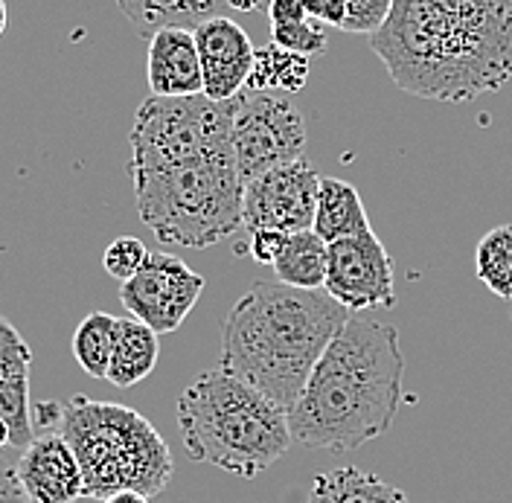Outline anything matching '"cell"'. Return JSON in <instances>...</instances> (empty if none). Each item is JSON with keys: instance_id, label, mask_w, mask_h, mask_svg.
<instances>
[{"instance_id": "26", "label": "cell", "mask_w": 512, "mask_h": 503, "mask_svg": "<svg viewBox=\"0 0 512 503\" xmlns=\"http://www.w3.org/2000/svg\"><path fill=\"white\" fill-rule=\"evenodd\" d=\"M32 349L24 335L0 315V370H30Z\"/></svg>"}, {"instance_id": "9", "label": "cell", "mask_w": 512, "mask_h": 503, "mask_svg": "<svg viewBox=\"0 0 512 503\" xmlns=\"http://www.w3.org/2000/svg\"><path fill=\"white\" fill-rule=\"evenodd\" d=\"M323 291L352 315L396 306L393 259L373 230L329 245Z\"/></svg>"}, {"instance_id": "4", "label": "cell", "mask_w": 512, "mask_h": 503, "mask_svg": "<svg viewBox=\"0 0 512 503\" xmlns=\"http://www.w3.org/2000/svg\"><path fill=\"white\" fill-rule=\"evenodd\" d=\"M178 428L195 463H210L242 480L268 472L294 442L288 410L222 367L184 387Z\"/></svg>"}, {"instance_id": "32", "label": "cell", "mask_w": 512, "mask_h": 503, "mask_svg": "<svg viewBox=\"0 0 512 503\" xmlns=\"http://www.w3.org/2000/svg\"><path fill=\"white\" fill-rule=\"evenodd\" d=\"M9 445H12V431H9V425L0 419V451H3V448H9Z\"/></svg>"}, {"instance_id": "2", "label": "cell", "mask_w": 512, "mask_h": 503, "mask_svg": "<svg viewBox=\"0 0 512 503\" xmlns=\"http://www.w3.org/2000/svg\"><path fill=\"white\" fill-rule=\"evenodd\" d=\"M405 355L396 326L350 315L288 410L294 442L347 454L390 431L402 405Z\"/></svg>"}, {"instance_id": "30", "label": "cell", "mask_w": 512, "mask_h": 503, "mask_svg": "<svg viewBox=\"0 0 512 503\" xmlns=\"http://www.w3.org/2000/svg\"><path fill=\"white\" fill-rule=\"evenodd\" d=\"M265 15H268V24H271V27L294 24V21L309 18V15L303 12L300 0H271V3H268V9H265Z\"/></svg>"}, {"instance_id": "17", "label": "cell", "mask_w": 512, "mask_h": 503, "mask_svg": "<svg viewBox=\"0 0 512 503\" xmlns=\"http://www.w3.org/2000/svg\"><path fill=\"white\" fill-rule=\"evenodd\" d=\"M312 230L326 245L347 239V236L367 233L370 219H367V210H364L358 189L347 181H341V178H320L318 210H315Z\"/></svg>"}, {"instance_id": "28", "label": "cell", "mask_w": 512, "mask_h": 503, "mask_svg": "<svg viewBox=\"0 0 512 503\" xmlns=\"http://www.w3.org/2000/svg\"><path fill=\"white\" fill-rule=\"evenodd\" d=\"M0 503H32L18 480V460L0 451Z\"/></svg>"}, {"instance_id": "22", "label": "cell", "mask_w": 512, "mask_h": 503, "mask_svg": "<svg viewBox=\"0 0 512 503\" xmlns=\"http://www.w3.org/2000/svg\"><path fill=\"white\" fill-rule=\"evenodd\" d=\"M475 274L495 297L512 300V224H498L480 236L475 248Z\"/></svg>"}, {"instance_id": "15", "label": "cell", "mask_w": 512, "mask_h": 503, "mask_svg": "<svg viewBox=\"0 0 512 503\" xmlns=\"http://www.w3.org/2000/svg\"><path fill=\"white\" fill-rule=\"evenodd\" d=\"M117 6L131 30L146 41L169 27L198 30L204 21L219 18L224 9H230L227 0H117Z\"/></svg>"}, {"instance_id": "25", "label": "cell", "mask_w": 512, "mask_h": 503, "mask_svg": "<svg viewBox=\"0 0 512 503\" xmlns=\"http://www.w3.org/2000/svg\"><path fill=\"white\" fill-rule=\"evenodd\" d=\"M344 3V32L355 35H376L387 21L393 0H341Z\"/></svg>"}, {"instance_id": "13", "label": "cell", "mask_w": 512, "mask_h": 503, "mask_svg": "<svg viewBox=\"0 0 512 503\" xmlns=\"http://www.w3.org/2000/svg\"><path fill=\"white\" fill-rule=\"evenodd\" d=\"M18 480L32 503H76L85 498L79 460L59 431H41L21 448Z\"/></svg>"}, {"instance_id": "7", "label": "cell", "mask_w": 512, "mask_h": 503, "mask_svg": "<svg viewBox=\"0 0 512 503\" xmlns=\"http://www.w3.org/2000/svg\"><path fill=\"white\" fill-rule=\"evenodd\" d=\"M233 99L213 102L198 96H149L134 114L128 134L131 175L172 169L230 146Z\"/></svg>"}, {"instance_id": "20", "label": "cell", "mask_w": 512, "mask_h": 503, "mask_svg": "<svg viewBox=\"0 0 512 503\" xmlns=\"http://www.w3.org/2000/svg\"><path fill=\"white\" fill-rule=\"evenodd\" d=\"M312 73V64L306 56H297L277 44H265L256 50V62L248 85L242 94H262V91H280V94H297L306 88Z\"/></svg>"}, {"instance_id": "19", "label": "cell", "mask_w": 512, "mask_h": 503, "mask_svg": "<svg viewBox=\"0 0 512 503\" xmlns=\"http://www.w3.org/2000/svg\"><path fill=\"white\" fill-rule=\"evenodd\" d=\"M326 262H329V245L315 230H303L288 236L271 268L277 274V283L303 291H320L326 283Z\"/></svg>"}, {"instance_id": "23", "label": "cell", "mask_w": 512, "mask_h": 503, "mask_svg": "<svg viewBox=\"0 0 512 503\" xmlns=\"http://www.w3.org/2000/svg\"><path fill=\"white\" fill-rule=\"evenodd\" d=\"M271 44L291 50L297 56H306V59H315L323 56L329 41H326V30L323 24L312 21V18H303V21H294V24H280V27H271Z\"/></svg>"}, {"instance_id": "34", "label": "cell", "mask_w": 512, "mask_h": 503, "mask_svg": "<svg viewBox=\"0 0 512 503\" xmlns=\"http://www.w3.org/2000/svg\"><path fill=\"white\" fill-rule=\"evenodd\" d=\"M251 3H254V9H268L271 0H251Z\"/></svg>"}, {"instance_id": "18", "label": "cell", "mask_w": 512, "mask_h": 503, "mask_svg": "<svg viewBox=\"0 0 512 503\" xmlns=\"http://www.w3.org/2000/svg\"><path fill=\"white\" fill-rule=\"evenodd\" d=\"M309 503H411V498L376 472L341 466L315 477Z\"/></svg>"}, {"instance_id": "12", "label": "cell", "mask_w": 512, "mask_h": 503, "mask_svg": "<svg viewBox=\"0 0 512 503\" xmlns=\"http://www.w3.org/2000/svg\"><path fill=\"white\" fill-rule=\"evenodd\" d=\"M195 32L201 70H204V96L213 102H230L245 91L254 70L256 47L248 32L233 18H210Z\"/></svg>"}, {"instance_id": "24", "label": "cell", "mask_w": 512, "mask_h": 503, "mask_svg": "<svg viewBox=\"0 0 512 503\" xmlns=\"http://www.w3.org/2000/svg\"><path fill=\"white\" fill-rule=\"evenodd\" d=\"M149 253L152 251H146V245H143L137 236H120V239H114V242L105 248L102 265H105L108 277L126 283V280H131V277L146 265Z\"/></svg>"}, {"instance_id": "3", "label": "cell", "mask_w": 512, "mask_h": 503, "mask_svg": "<svg viewBox=\"0 0 512 503\" xmlns=\"http://www.w3.org/2000/svg\"><path fill=\"white\" fill-rule=\"evenodd\" d=\"M350 315L326 291L256 283L224 317L219 364L291 410Z\"/></svg>"}, {"instance_id": "31", "label": "cell", "mask_w": 512, "mask_h": 503, "mask_svg": "<svg viewBox=\"0 0 512 503\" xmlns=\"http://www.w3.org/2000/svg\"><path fill=\"white\" fill-rule=\"evenodd\" d=\"M102 503H149V495H143V492H117V495H111L108 501Z\"/></svg>"}, {"instance_id": "6", "label": "cell", "mask_w": 512, "mask_h": 503, "mask_svg": "<svg viewBox=\"0 0 512 503\" xmlns=\"http://www.w3.org/2000/svg\"><path fill=\"white\" fill-rule=\"evenodd\" d=\"M137 213L163 245L213 248L242 227V195L233 149H219L204 158L131 175Z\"/></svg>"}, {"instance_id": "29", "label": "cell", "mask_w": 512, "mask_h": 503, "mask_svg": "<svg viewBox=\"0 0 512 503\" xmlns=\"http://www.w3.org/2000/svg\"><path fill=\"white\" fill-rule=\"evenodd\" d=\"M303 12L326 27H344V3L341 0H300Z\"/></svg>"}, {"instance_id": "14", "label": "cell", "mask_w": 512, "mask_h": 503, "mask_svg": "<svg viewBox=\"0 0 512 503\" xmlns=\"http://www.w3.org/2000/svg\"><path fill=\"white\" fill-rule=\"evenodd\" d=\"M146 76L152 96L204 94V70L195 44V32L169 27L149 38Z\"/></svg>"}, {"instance_id": "10", "label": "cell", "mask_w": 512, "mask_h": 503, "mask_svg": "<svg viewBox=\"0 0 512 503\" xmlns=\"http://www.w3.org/2000/svg\"><path fill=\"white\" fill-rule=\"evenodd\" d=\"M204 291V277L172 253H149L146 265L120 283V303L128 315L155 329L158 335L175 332Z\"/></svg>"}, {"instance_id": "21", "label": "cell", "mask_w": 512, "mask_h": 503, "mask_svg": "<svg viewBox=\"0 0 512 503\" xmlns=\"http://www.w3.org/2000/svg\"><path fill=\"white\" fill-rule=\"evenodd\" d=\"M117 323H120V317L108 315V312H91L76 326L73 355H76V364L88 376H108L111 352H114V341H117Z\"/></svg>"}, {"instance_id": "16", "label": "cell", "mask_w": 512, "mask_h": 503, "mask_svg": "<svg viewBox=\"0 0 512 503\" xmlns=\"http://www.w3.org/2000/svg\"><path fill=\"white\" fill-rule=\"evenodd\" d=\"M158 338V332L149 329L146 323H140L137 317H120L117 341H114V352H111V364H108V376L105 378L120 390L140 384L158 364Z\"/></svg>"}, {"instance_id": "27", "label": "cell", "mask_w": 512, "mask_h": 503, "mask_svg": "<svg viewBox=\"0 0 512 503\" xmlns=\"http://www.w3.org/2000/svg\"><path fill=\"white\" fill-rule=\"evenodd\" d=\"M286 233L280 230H268V227H259L248 233V253L254 256L256 262L262 265H274V259L280 256L283 245H286Z\"/></svg>"}, {"instance_id": "33", "label": "cell", "mask_w": 512, "mask_h": 503, "mask_svg": "<svg viewBox=\"0 0 512 503\" xmlns=\"http://www.w3.org/2000/svg\"><path fill=\"white\" fill-rule=\"evenodd\" d=\"M9 27V12H6V0H0V35Z\"/></svg>"}, {"instance_id": "1", "label": "cell", "mask_w": 512, "mask_h": 503, "mask_svg": "<svg viewBox=\"0 0 512 503\" xmlns=\"http://www.w3.org/2000/svg\"><path fill=\"white\" fill-rule=\"evenodd\" d=\"M370 47L402 94L463 105L512 79V0H393Z\"/></svg>"}, {"instance_id": "8", "label": "cell", "mask_w": 512, "mask_h": 503, "mask_svg": "<svg viewBox=\"0 0 512 503\" xmlns=\"http://www.w3.org/2000/svg\"><path fill=\"white\" fill-rule=\"evenodd\" d=\"M309 131L291 94L262 91L233 99L230 146L242 184L303 158Z\"/></svg>"}, {"instance_id": "11", "label": "cell", "mask_w": 512, "mask_h": 503, "mask_svg": "<svg viewBox=\"0 0 512 503\" xmlns=\"http://www.w3.org/2000/svg\"><path fill=\"white\" fill-rule=\"evenodd\" d=\"M320 178L318 169L303 158L254 178L242 195V227L248 233L268 227L286 236L312 230Z\"/></svg>"}, {"instance_id": "5", "label": "cell", "mask_w": 512, "mask_h": 503, "mask_svg": "<svg viewBox=\"0 0 512 503\" xmlns=\"http://www.w3.org/2000/svg\"><path fill=\"white\" fill-rule=\"evenodd\" d=\"M73 448L85 498L108 501L117 492L160 495L172 480V454L158 428L140 410L73 396L59 402L56 428Z\"/></svg>"}]
</instances>
